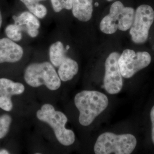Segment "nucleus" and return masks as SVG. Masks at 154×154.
I'll return each mask as SVG.
<instances>
[{
    "instance_id": "1",
    "label": "nucleus",
    "mask_w": 154,
    "mask_h": 154,
    "mask_svg": "<svg viewBox=\"0 0 154 154\" xmlns=\"http://www.w3.org/2000/svg\"><path fill=\"white\" fill-rule=\"evenodd\" d=\"M74 103L79 112V123L83 126H88L106 110L109 105V99L101 92L83 90L75 95Z\"/></svg>"
},
{
    "instance_id": "2",
    "label": "nucleus",
    "mask_w": 154,
    "mask_h": 154,
    "mask_svg": "<svg viewBox=\"0 0 154 154\" xmlns=\"http://www.w3.org/2000/svg\"><path fill=\"white\" fill-rule=\"evenodd\" d=\"M37 117L39 121L48 123L53 129L55 137L62 145L69 146L74 143V132L65 127L67 117L63 112L56 111L53 105L49 103L43 105L37 111Z\"/></svg>"
},
{
    "instance_id": "3",
    "label": "nucleus",
    "mask_w": 154,
    "mask_h": 154,
    "mask_svg": "<svg viewBox=\"0 0 154 154\" xmlns=\"http://www.w3.org/2000/svg\"><path fill=\"white\" fill-rule=\"evenodd\" d=\"M24 79L31 87L38 88L45 85L52 91L61 87V81L54 67L49 62L32 63L24 72Z\"/></svg>"
},
{
    "instance_id": "4",
    "label": "nucleus",
    "mask_w": 154,
    "mask_h": 154,
    "mask_svg": "<svg viewBox=\"0 0 154 154\" xmlns=\"http://www.w3.org/2000/svg\"><path fill=\"white\" fill-rule=\"evenodd\" d=\"M137 143L136 138L131 134L104 132L97 138L94 150L95 154H131Z\"/></svg>"
},
{
    "instance_id": "5",
    "label": "nucleus",
    "mask_w": 154,
    "mask_h": 154,
    "mask_svg": "<svg viewBox=\"0 0 154 154\" xmlns=\"http://www.w3.org/2000/svg\"><path fill=\"white\" fill-rule=\"evenodd\" d=\"M135 11L131 7H126L121 1H116L111 6L109 14L102 20L100 30L107 34H114L118 30L127 31L132 25Z\"/></svg>"
},
{
    "instance_id": "6",
    "label": "nucleus",
    "mask_w": 154,
    "mask_h": 154,
    "mask_svg": "<svg viewBox=\"0 0 154 154\" xmlns=\"http://www.w3.org/2000/svg\"><path fill=\"white\" fill-rule=\"evenodd\" d=\"M154 21V11L151 6L142 5L136 11L130 34L132 41L137 44L146 42L149 38V30Z\"/></svg>"
},
{
    "instance_id": "7",
    "label": "nucleus",
    "mask_w": 154,
    "mask_h": 154,
    "mask_svg": "<svg viewBox=\"0 0 154 154\" xmlns=\"http://www.w3.org/2000/svg\"><path fill=\"white\" fill-rule=\"evenodd\" d=\"M151 57L148 52H135L131 49L125 50L118 60L122 75L125 78H130L140 70L150 64Z\"/></svg>"
},
{
    "instance_id": "8",
    "label": "nucleus",
    "mask_w": 154,
    "mask_h": 154,
    "mask_svg": "<svg viewBox=\"0 0 154 154\" xmlns=\"http://www.w3.org/2000/svg\"><path fill=\"white\" fill-rule=\"evenodd\" d=\"M120 55L118 52H112L105 61L103 83L106 91L110 94L119 93L123 87V77L118 64Z\"/></svg>"
},
{
    "instance_id": "9",
    "label": "nucleus",
    "mask_w": 154,
    "mask_h": 154,
    "mask_svg": "<svg viewBox=\"0 0 154 154\" xmlns=\"http://www.w3.org/2000/svg\"><path fill=\"white\" fill-rule=\"evenodd\" d=\"M25 91L24 85L15 82L11 79L0 78V108L6 111H11L13 109L11 97L22 94Z\"/></svg>"
},
{
    "instance_id": "10",
    "label": "nucleus",
    "mask_w": 154,
    "mask_h": 154,
    "mask_svg": "<svg viewBox=\"0 0 154 154\" xmlns=\"http://www.w3.org/2000/svg\"><path fill=\"white\" fill-rule=\"evenodd\" d=\"M53 66L58 67V74L61 81L67 82L72 80L79 70L77 62L66 56V53L51 62Z\"/></svg>"
},
{
    "instance_id": "11",
    "label": "nucleus",
    "mask_w": 154,
    "mask_h": 154,
    "mask_svg": "<svg viewBox=\"0 0 154 154\" xmlns=\"http://www.w3.org/2000/svg\"><path fill=\"white\" fill-rule=\"evenodd\" d=\"M22 47L8 38L0 39V63H16L22 59Z\"/></svg>"
},
{
    "instance_id": "12",
    "label": "nucleus",
    "mask_w": 154,
    "mask_h": 154,
    "mask_svg": "<svg viewBox=\"0 0 154 154\" xmlns=\"http://www.w3.org/2000/svg\"><path fill=\"white\" fill-rule=\"evenodd\" d=\"M14 23L21 28L22 31L26 32L32 37H36L39 34L40 22L37 17L29 11H23L18 16H14Z\"/></svg>"
},
{
    "instance_id": "13",
    "label": "nucleus",
    "mask_w": 154,
    "mask_h": 154,
    "mask_svg": "<svg viewBox=\"0 0 154 154\" xmlns=\"http://www.w3.org/2000/svg\"><path fill=\"white\" fill-rule=\"evenodd\" d=\"M93 0H72V13L74 17L82 22H88L93 12Z\"/></svg>"
},
{
    "instance_id": "14",
    "label": "nucleus",
    "mask_w": 154,
    "mask_h": 154,
    "mask_svg": "<svg viewBox=\"0 0 154 154\" xmlns=\"http://www.w3.org/2000/svg\"><path fill=\"white\" fill-rule=\"evenodd\" d=\"M26 6L29 11L38 18L42 19L47 15L48 10L44 5L38 2L29 0H20Z\"/></svg>"
},
{
    "instance_id": "15",
    "label": "nucleus",
    "mask_w": 154,
    "mask_h": 154,
    "mask_svg": "<svg viewBox=\"0 0 154 154\" xmlns=\"http://www.w3.org/2000/svg\"><path fill=\"white\" fill-rule=\"evenodd\" d=\"M22 29L16 23L9 25L5 29V33L8 38L14 42H18L22 38Z\"/></svg>"
},
{
    "instance_id": "16",
    "label": "nucleus",
    "mask_w": 154,
    "mask_h": 154,
    "mask_svg": "<svg viewBox=\"0 0 154 154\" xmlns=\"http://www.w3.org/2000/svg\"><path fill=\"white\" fill-rule=\"evenodd\" d=\"M12 119L9 115L0 116V139L4 138L9 130Z\"/></svg>"
},
{
    "instance_id": "17",
    "label": "nucleus",
    "mask_w": 154,
    "mask_h": 154,
    "mask_svg": "<svg viewBox=\"0 0 154 154\" xmlns=\"http://www.w3.org/2000/svg\"><path fill=\"white\" fill-rule=\"evenodd\" d=\"M51 2L54 11L57 13L63 9H72V0H51Z\"/></svg>"
},
{
    "instance_id": "18",
    "label": "nucleus",
    "mask_w": 154,
    "mask_h": 154,
    "mask_svg": "<svg viewBox=\"0 0 154 154\" xmlns=\"http://www.w3.org/2000/svg\"><path fill=\"white\" fill-rule=\"evenodd\" d=\"M150 118L152 123V140L154 144V106L150 112Z\"/></svg>"
},
{
    "instance_id": "19",
    "label": "nucleus",
    "mask_w": 154,
    "mask_h": 154,
    "mask_svg": "<svg viewBox=\"0 0 154 154\" xmlns=\"http://www.w3.org/2000/svg\"><path fill=\"white\" fill-rule=\"evenodd\" d=\"M0 154H9V153L6 149H2L0 151Z\"/></svg>"
},
{
    "instance_id": "20",
    "label": "nucleus",
    "mask_w": 154,
    "mask_h": 154,
    "mask_svg": "<svg viewBox=\"0 0 154 154\" xmlns=\"http://www.w3.org/2000/svg\"><path fill=\"white\" fill-rule=\"evenodd\" d=\"M2 23V14H1V12L0 11V28L1 27Z\"/></svg>"
},
{
    "instance_id": "21",
    "label": "nucleus",
    "mask_w": 154,
    "mask_h": 154,
    "mask_svg": "<svg viewBox=\"0 0 154 154\" xmlns=\"http://www.w3.org/2000/svg\"><path fill=\"white\" fill-rule=\"evenodd\" d=\"M29 1H34V2H39L41 1H44V0H29Z\"/></svg>"
},
{
    "instance_id": "22",
    "label": "nucleus",
    "mask_w": 154,
    "mask_h": 154,
    "mask_svg": "<svg viewBox=\"0 0 154 154\" xmlns=\"http://www.w3.org/2000/svg\"><path fill=\"white\" fill-rule=\"evenodd\" d=\"M41 154V153H35V154Z\"/></svg>"
},
{
    "instance_id": "23",
    "label": "nucleus",
    "mask_w": 154,
    "mask_h": 154,
    "mask_svg": "<svg viewBox=\"0 0 154 154\" xmlns=\"http://www.w3.org/2000/svg\"><path fill=\"white\" fill-rule=\"evenodd\" d=\"M108 1H112V0H107Z\"/></svg>"
}]
</instances>
